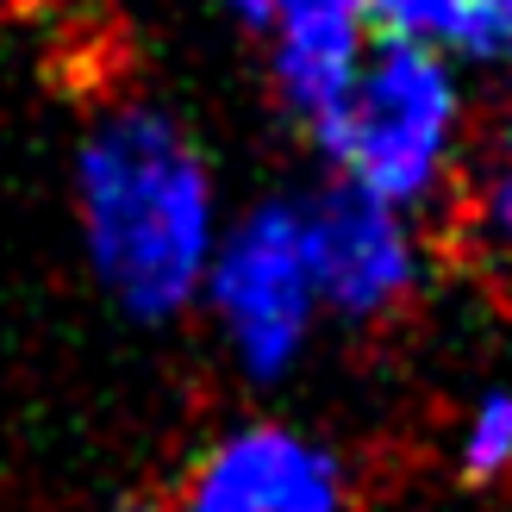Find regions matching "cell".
Listing matches in <instances>:
<instances>
[{
    "label": "cell",
    "mask_w": 512,
    "mask_h": 512,
    "mask_svg": "<svg viewBox=\"0 0 512 512\" xmlns=\"http://www.w3.org/2000/svg\"><path fill=\"white\" fill-rule=\"evenodd\" d=\"M313 132L338 163L344 188L394 213H419L444 194L463 150V88L450 57L381 38Z\"/></svg>",
    "instance_id": "obj_2"
},
{
    "label": "cell",
    "mask_w": 512,
    "mask_h": 512,
    "mask_svg": "<svg viewBox=\"0 0 512 512\" xmlns=\"http://www.w3.org/2000/svg\"><path fill=\"white\" fill-rule=\"evenodd\" d=\"M125 512H188V506L175 500V506H125Z\"/></svg>",
    "instance_id": "obj_12"
},
{
    "label": "cell",
    "mask_w": 512,
    "mask_h": 512,
    "mask_svg": "<svg viewBox=\"0 0 512 512\" xmlns=\"http://www.w3.org/2000/svg\"><path fill=\"white\" fill-rule=\"evenodd\" d=\"M263 32L275 38V88L306 125L338 107L369 57L363 0H269Z\"/></svg>",
    "instance_id": "obj_6"
},
{
    "label": "cell",
    "mask_w": 512,
    "mask_h": 512,
    "mask_svg": "<svg viewBox=\"0 0 512 512\" xmlns=\"http://www.w3.org/2000/svg\"><path fill=\"white\" fill-rule=\"evenodd\" d=\"M494 57L512 63V0H494Z\"/></svg>",
    "instance_id": "obj_10"
},
{
    "label": "cell",
    "mask_w": 512,
    "mask_h": 512,
    "mask_svg": "<svg viewBox=\"0 0 512 512\" xmlns=\"http://www.w3.org/2000/svg\"><path fill=\"white\" fill-rule=\"evenodd\" d=\"M369 32L438 57H494V0H363Z\"/></svg>",
    "instance_id": "obj_7"
},
{
    "label": "cell",
    "mask_w": 512,
    "mask_h": 512,
    "mask_svg": "<svg viewBox=\"0 0 512 512\" xmlns=\"http://www.w3.org/2000/svg\"><path fill=\"white\" fill-rule=\"evenodd\" d=\"M188 512H350V475L338 450L294 425H238L194 463Z\"/></svg>",
    "instance_id": "obj_5"
},
{
    "label": "cell",
    "mask_w": 512,
    "mask_h": 512,
    "mask_svg": "<svg viewBox=\"0 0 512 512\" xmlns=\"http://www.w3.org/2000/svg\"><path fill=\"white\" fill-rule=\"evenodd\" d=\"M456 463L469 481L512 475V388H488L469 406L463 431H456Z\"/></svg>",
    "instance_id": "obj_9"
},
{
    "label": "cell",
    "mask_w": 512,
    "mask_h": 512,
    "mask_svg": "<svg viewBox=\"0 0 512 512\" xmlns=\"http://www.w3.org/2000/svg\"><path fill=\"white\" fill-rule=\"evenodd\" d=\"M200 294H207L225 344H232L238 369L250 381L288 375L306 356L313 325H319V294H313V263H306L300 207L263 200L232 232H219Z\"/></svg>",
    "instance_id": "obj_3"
},
{
    "label": "cell",
    "mask_w": 512,
    "mask_h": 512,
    "mask_svg": "<svg viewBox=\"0 0 512 512\" xmlns=\"http://www.w3.org/2000/svg\"><path fill=\"white\" fill-rule=\"evenodd\" d=\"M300 232L319 313H338L350 325H381L425 281V244L413 213H394L344 182L325 188L313 207H300Z\"/></svg>",
    "instance_id": "obj_4"
},
{
    "label": "cell",
    "mask_w": 512,
    "mask_h": 512,
    "mask_svg": "<svg viewBox=\"0 0 512 512\" xmlns=\"http://www.w3.org/2000/svg\"><path fill=\"white\" fill-rule=\"evenodd\" d=\"M82 225L100 281L138 319H175L200 300L219 200L207 157L157 107H119L82 144Z\"/></svg>",
    "instance_id": "obj_1"
},
{
    "label": "cell",
    "mask_w": 512,
    "mask_h": 512,
    "mask_svg": "<svg viewBox=\"0 0 512 512\" xmlns=\"http://www.w3.org/2000/svg\"><path fill=\"white\" fill-rule=\"evenodd\" d=\"M232 13H238L244 25H256V32H263V25H269V0H232Z\"/></svg>",
    "instance_id": "obj_11"
},
{
    "label": "cell",
    "mask_w": 512,
    "mask_h": 512,
    "mask_svg": "<svg viewBox=\"0 0 512 512\" xmlns=\"http://www.w3.org/2000/svg\"><path fill=\"white\" fill-rule=\"evenodd\" d=\"M475 244L512 281V119L494 132L488 157L475 169Z\"/></svg>",
    "instance_id": "obj_8"
}]
</instances>
